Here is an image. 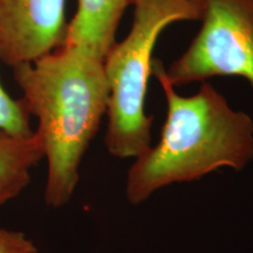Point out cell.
I'll list each match as a JSON object with an SVG mask.
<instances>
[{"instance_id": "cell-5", "label": "cell", "mask_w": 253, "mask_h": 253, "mask_svg": "<svg viewBox=\"0 0 253 253\" xmlns=\"http://www.w3.org/2000/svg\"><path fill=\"white\" fill-rule=\"evenodd\" d=\"M66 0H0V61H36L65 41Z\"/></svg>"}, {"instance_id": "cell-9", "label": "cell", "mask_w": 253, "mask_h": 253, "mask_svg": "<svg viewBox=\"0 0 253 253\" xmlns=\"http://www.w3.org/2000/svg\"><path fill=\"white\" fill-rule=\"evenodd\" d=\"M38 248L24 232L0 227V253H38Z\"/></svg>"}, {"instance_id": "cell-8", "label": "cell", "mask_w": 253, "mask_h": 253, "mask_svg": "<svg viewBox=\"0 0 253 253\" xmlns=\"http://www.w3.org/2000/svg\"><path fill=\"white\" fill-rule=\"evenodd\" d=\"M0 130L12 134H31L34 131L30 126V114L23 101L9 96L0 82Z\"/></svg>"}, {"instance_id": "cell-2", "label": "cell", "mask_w": 253, "mask_h": 253, "mask_svg": "<svg viewBox=\"0 0 253 253\" xmlns=\"http://www.w3.org/2000/svg\"><path fill=\"white\" fill-rule=\"evenodd\" d=\"M151 74L167 100L160 141L135 157L128 171L126 198L131 205L176 183L194 182L221 168L240 171L253 161V120L230 106L208 82L182 96L170 84L166 67L154 59Z\"/></svg>"}, {"instance_id": "cell-4", "label": "cell", "mask_w": 253, "mask_h": 253, "mask_svg": "<svg viewBox=\"0 0 253 253\" xmlns=\"http://www.w3.org/2000/svg\"><path fill=\"white\" fill-rule=\"evenodd\" d=\"M202 26L166 68L173 87L216 77L243 78L253 90V0H203Z\"/></svg>"}, {"instance_id": "cell-7", "label": "cell", "mask_w": 253, "mask_h": 253, "mask_svg": "<svg viewBox=\"0 0 253 253\" xmlns=\"http://www.w3.org/2000/svg\"><path fill=\"white\" fill-rule=\"evenodd\" d=\"M45 158L37 130L12 134L0 130V205L17 197L31 182L32 169Z\"/></svg>"}, {"instance_id": "cell-3", "label": "cell", "mask_w": 253, "mask_h": 253, "mask_svg": "<svg viewBox=\"0 0 253 253\" xmlns=\"http://www.w3.org/2000/svg\"><path fill=\"white\" fill-rule=\"evenodd\" d=\"M131 6L128 36L104 58L109 84L104 144L118 158H135L151 145L153 118L145 99L158 38L175 23L199 21L204 11L203 0H131Z\"/></svg>"}, {"instance_id": "cell-6", "label": "cell", "mask_w": 253, "mask_h": 253, "mask_svg": "<svg viewBox=\"0 0 253 253\" xmlns=\"http://www.w3.org/2000/svg\"><path fill=\"white\" fill-rule=\"evenodd\" d=\"M131 0H78L63 42L80 43L106 58L116 42L121 19Z\"/></svg>"}, {"instance_id": "cell-1", "label": "cell", "mask_w": 253, "mask_h": 253, "mask_svg": "<svg viewBox=\"0 0 253 253\" xmlns=\"http://www.w3.org/2000/svg\"><path fill=\"white\" fill-rule=\"evenodd\" d=\"M23 103L38 120L47 161L45 202L60 209L80 181L82 158L107 113L104 58L80 43L63 42L36 61L13 68Z\"/></svg>"}]
</instances>
